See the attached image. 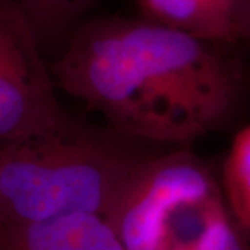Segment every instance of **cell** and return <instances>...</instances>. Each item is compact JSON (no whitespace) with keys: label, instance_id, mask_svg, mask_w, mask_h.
I'll use <instances>...</instances> for the list:
<instances>
[{"label":"cell","instance_id":"6da1fadb","mask_svg":"<svg viewBox=\"0 0 250 250\" xmlns=\"http://www.w3.org/2000/svg\"><path fill=\"white\" fill-rule=\"evenodd\" d=\"M214 43L126 18L85 24L54 62L57 86L120 134L184 145L231 116L239 83Z\"/></svg>","mask_w":250,"mask_h":250},{"label":"cell","instance_id":"7a4b0ae2","mask_svg":"<svg viewBox=\"0 0 250 250\" xmlns=\"http://www.w3.org/2000/svg\"><path fill=\"white\" fill-rule=\"evenodd\" d=\"M142 160L78 126L0 145V223L106 215Z\"/></svg>","mask_w":250,"mask_h":250},{"label":"cell","instance_id":"3957f363","mask_svg":"<svg viewBox=\"0 0 250 250\" xmlns=\"http://www.w3.org/2000/svg\"><path fill=\"white\" fill-rule=\"evenodd\" d=\"M224 203L213 174L195 154L142 159L104 215L125 250H168Z\"/></svg>","mask_w":250,"mask_h":250},{"label":"cell","instance_id":"277c9868","mask_svg":"<svg viewBox=\"0 0 250 250\" xmlns=\"http://www.w3.org/2000/svg\"><path fill=\"white\" fill-rule=\"evenodd\" d=\"M72 126L56 96L35 31L17 13L0 10V145Z\"/></svg>","mask_w":250,"mask_h":250},{"label":"cell","instance_id":"5b68a950","mask_svg":"<svg viewBox=\"0 0 250 250\" xmlns=\"http://www.w3.org/2000/svg\"><path fill=\"white\" fill-rule=\"evenodd\" d=\"M0 250H125L107 220L68 214L32 223H0Z\"/></svg>","mask_w":250,"mask_h":250},{"label":"cell","instance_id":"8992f818","mask_svg":"<svg viewBox=\"0 0 250 250\" xmlns=\"http://www.w3.org/2000/svg\"><path fill=\"white\" fill-rule=\"evenodd\" d=\"M141 18L210 43H232L242 39L232 21L207 0H138Z\"/></svg>","mask_w":250,"mask_h":250},{"label":"cell","instance_id":"52a82bcc","mask_svg":"<svg viewBox=\"0 0 250 250\" xmlns=\"http://www.w3.org/2000/svg\"><path fill=\"white\" fill-rule=\"evenodd\" d=\"M223 187L235 223L250 231V124L231 145L224 163Z\"/></svg>","mask_w":250,"mask_h":250},{"label":"cell","instance_id":"ba28073f","mask_svg":"<svg viewBox=\"0 0 250 250\" xmlns=\"http://www.w3.org/2000/svg\"><path fill=\"white\" fill-rule=\"evenodd\" d=\"M99 0H0V10L17 13L41 39L67 27Z\"/></svg>","mask_w":250,"mask_h":250},{"label":"cell","instance_id":"9c48e42d","mask_svg":"<svg viewBox=\"0 0 250 250\" xmlns=\"http://www.w3.org/2000/svg\"><path fill=\"white\" fill-rule=\"evenodd\" d=\"M207 3L217 10L221 16L232 21L235 25L239 28V22H238V0H207ZM241 31V28H239Z\"/></svg>","mask_w":250,"mask_h":250},{"label":"cell","instance_id":"30bf717a","mask_svg":"<svg viewBox=\"0 0 250 250\" xmlns=\"http://www.w3.org/2000/svg\"><path fill=\"white\" fill-rule=\"evenodd\" d=\"M238 22L242 39L250 42V0H238Z\"/></svg>","mask_w":250,"mask_h":250},{"label":"cell","instance_id":"8fae6325","mask_svg":"<svg viewBox=\"0 0 250 250\" xmlns=\"http://www.w3.org/2000/svg\"><path fill=\"white\" fill-rule=\"evenodd\" d=\"M168 250H193L190 246L188 245H184V243H178V245H174L172 248H170Z\"/></svg>","mask_w":250,"mask_h":250}]
</instances>
